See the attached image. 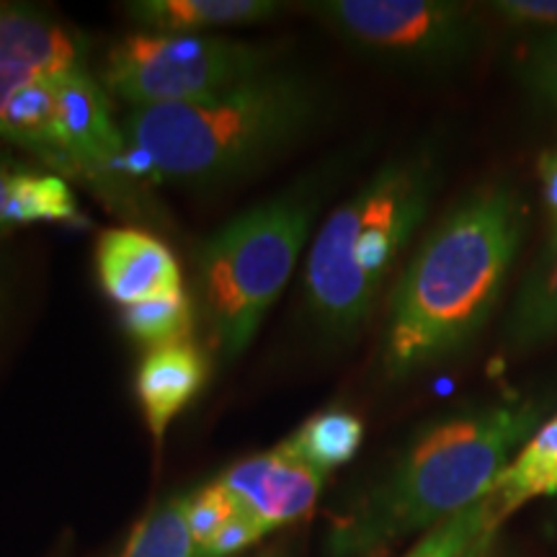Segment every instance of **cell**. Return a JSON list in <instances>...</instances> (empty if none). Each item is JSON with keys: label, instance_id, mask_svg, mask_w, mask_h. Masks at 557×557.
Instances as JSON below:
<instances>
[{"label": "cell", "instance_id": "6da1fadb", "mask_svg": "<svg viewBox=\"0 0 557 557\" xmlns=\"http://www.w3.org/2000/svg\"><path fill=\"white\" fill-rule=\"evenodd\" d=\"M553 413L557 374L434 416L333 519L331 557H377L478 504Z\"/></svg>", "mask_w": 557, "mask_h": 557}, {"label": "cell", "instance_id": "7a4b0ae2", "mask_svg": "<svg viewBox=\"0 0 557 557\" xmlns=\"http://www.w3.org/2000/svg\"><path fill=\"white\" fill-rule=\"evenodd\" d=\"M524 235V194L511 178L472 186L431 225L389 289L382 380H413L462 357L483 336Z\"/></svg>", "mask_w": 557, "mask_h": 557}, {"label": "cell", "instance_id": "3957f363", "mask_svg": "<svg viewBox=\"0 0 557 557\" xmlns=\"http://www.w3.org/2000/svg\"><path fill=\"white\" fill-rule=\"evenodd\" d=\"M329 116V94L299 70L271 67L218 99L129 109L132 178L209 189L253 176L302 145Z\"/></svg>", "mask_w": 557, "mask_h": 557}, {"label": "cell", "instance_id": "277c9868", "mask_svg": "<svg viewBox=\"0 0 557 557\" xmlns=\"http://www.w3.org/2000/svg\"><path fill=\"white\" fill-rule=\"evenodd\" d=\"M444 145L423 137L389 156L320 225L305 261V315L329 346L359 338L387 278L426 222L444 181Z\"/></svg>", "mask_w": 557, "mask_h": 557}, {"label": "cell", "instance_id": "5b68a950", "mask_svg": "<svg viewBox=\"0 0 557 557\" xmlns=\"http://www.w3.org/2000/svg\"><path fill=\"white\" fill-rule=\"evenodd\" d=\"M351 156L323 163L284 191L225 222L197 253L201 308L222 351L238 359L295 274L310 230Z\"/></svg>", "mask_w": 557, "mask_h": 557}, {"label": "cell", "instance_id": "8992f818", "mask_svg": "<svg viewBox=\"0 0 557 557\" xmlns=\"http://www.w3.org/2000/svg\"><path fill=\"white\" fill-rule=\"evenodd\" d=\"M274 65V52L220 34L135 32L103 62V86L129 109L218 99Z\"/></svg>", "mask_w": 557, "mask_h": 557}, {"label": "cell", "instance_id": "52a82bcc", "mask_svg": "<svg viewBox=\"0 0 557 557\" xmlns=\"http://www.w3.org/2000/svg\"><path fill=\"white\" fill-rule=\"evenodd\" d=\"M310 9L351 50L408 73H459L485 45V21L468 3L323 0Z\"/></svg>", "mask_w": 557, "mask_h": 557}, {"label": "cell", "instance_id": "ba28073f", "mask_svg": "<svg viewBox=\"0 0 557 557\" xmlns=\"http://www.w3.org/2000/svg\"><path fill=\"white\" fill-rule=\"evenodd\" d=\"M323 478L297 455L278 444L261 455L243 459L218 478L233 493L243 511L261 521L269 532L308 517L320 496Z\"/></svg>", "mask_w": 557, "mask_h": 557}, {"label": "cell", "instance_id": "9c48e42d", "mask_svg": "<svg viewBox=\"0 0 557 557\" xmlns=\"http://www.w3.org/2000/svg\"><path fill=\"white\" fill-rule=\"evenodd\" d=\"M96 274L101 289L120 308L184 292L173 250L139 227L103 230L96 240Z\"/></svg>", "mask_w": 557, "mask_h": 557}, {"label": "cell", "instance_id": "30bf717a", "mask_svg": "<svg viewBox=\"0 0 557 557\" xmlns=\"http://www.w3.org/2000/svg\"><path fill=\"white\" fill-rule=\"evenodd\" d=\"M0 73L34 78L88 75V41L47 13L0 5Z\"/></svg>", "mask_w": 557, "mask_h": 557}, {"label": "cell", "instance_id": "8fae6325", "mask_svg": "<svg viewBox=\"0 0 557 557\" xmlns=\"http://www.w3.org/2000/svg\"><path fill=\"white\" fill-rule=\"evenodd\" d=\"M209 382V359L191 341L150 348L139 361L135 393L152 442L163 444L173 418L184 413Z\"/></svg>", "mask_w": 557, "mask_h": 557}, {"label": "cell", "instance_id": "7c38bea8", "mask_svg": "<svg viewBox=\"0 0 557 557\" xmlns=\"http://www.w3.org/2000/svg\"><path fill=\"white\" fill-rule=\"evenodd\" d=\"M124 9L139 29L156 34H214L284 13L276 0H137Z\"/></svg>", "mask_w": 557, "mask_h": 557}, {"label": "cell", "instance_id": "4fadbf2b", "mask_svg": "<svg viewBox=\"0 0 557 557\" xmlns=\"http://www.w3.org/2000/svg\"><path fill=\"white\" fill-rule=\"evenodd\" d=\"M500 341L511 357H527L557 341V250H540L521 278Z\"/></svg>", "mask_w": 557, "mask_h": 557}, {"label": "cell", "instance_id": "5bb4252c", "mask_svg": "<svg viewBox=\"0 0 557 557\" xmlns=\"http://www.w3.org/2000/svg\"><path fill=\"white\" fill-rule=\"evenodd\" d=\"M557 493V413L527 438V444L508 462L496 483L487 491V498L496 506L500 521L529 500Z\"/></svg>", "mask_w": 557, "mask_h": 557}, {"label": "cell", "instance_id": "9a60e30c", "mask_svg": "<svg viewBox=\"0 0 557 557\" xmlns=\"http://www.w3.org/2000/svg\"><path fill=\"white\" fill-rule=\"evenodd\" d=\"M361 442H364V423L357 413L346 408H325L310 416L282 444L320 475H329L351 462Z\"/></svg>", "mask_w": 557, "mask_h": 557}, {"label": "cell", "instance_id": "2e32d148", "mask_svg": "<svg viewBox=\"0 0 557 557\" xmlns=\"http://www.w3.org/2000/svg\"><path fill=\"white\" fill-rule=\"evenodd\" d=\"M500 524L496 506L485 496L429 529L403 557H487Z\"/></svg>", "mask_w": 557, "mask_h": 557}, {"label": "cell", "instance_id": "e0dca14e", "mask_svg": "<svg viewBox=\"0 0 557 557\" xmlns=\"http://www.w3.org/2000/svg\"><path fill=\"white\" fill-rule=\"evenodd\" d=\"M186 508L189 496H173L145 513L132 529L122 557H199Z\"/></svg>", "mask_w": 557, "mask_h": 557}, {"label": "cell", "instance_id": "ac0fdd59", "mask_svg": "<svg viewBox=\"0 0 557 557\" xmlns=\"http://www.w3.org/2000/svg\"><path fill=\"white\" fill-rule=\"evenodd\" d=\"M11 209L16 227L34 222H78L81 209L70 184L58 173L26 165L13 181Z\"/></svg>", "mask_w": 557, "mask_h": 557}, {"label": "cell", "instance_id": "d6986e66", "mask_svg": "<svg viewBox=\"0 0 557 557\" xmlns=\"http://www.w3.org/2000/svg\"><path fill=\"white\" fill-rule=\"evenodd\" d=\"M122 325L139 346L160 348L191 341L194 305L186 292L122 308Z\"/></svg>", "mask_w": 557, "mask_h": 557}, {"label": "cell", "instance_id": "ffe728a7", "mask_svg": "<svg viewBox=\"0 0 557 557\" xmlns=\"http://www.w3.org/2000/svg\"><path fill=\"white\" fill-rule=\"evenodd\" d=\"M527 96L557 120V32L529 34L517 60Z\"/></svg>", "mask_w": 557, "mask_h": 557}, {"label": "cell", "instance_id": "44dd1931", "mask_svg": "<svg viewBox=\"0 0 557 557\" xmlns=\"http://www.w3.org/2000/svg\"><path fill=\"white\" fill-rule=\"evenodd\" d=\"M243 511L238 500L233 498V493L227 491L220 480L199 487L197 493H189V508H186V517H189L191 537L197 542V549L207 545L222 527L227 524L235 513Z\"/></svg>", "mask_w": 557, "mask_h": 557}, {"label": "cell", "instance_id": "7402d4cb", "mask_svg": "<svg viewBox=\"0 0 557 557\" xmlns=\"http://www.w3.org/2000/svg\"><path fill=\"white\" fill-rule=\"evenodd\" d=\"M491 11L527 34L557 32V0H498Z\"/></svg>", "mask_w": 557, "mask_h": 557}, {"label": "cell", "instance_id": "603a6c76", "mask_svg": "<svg viewBox=\"0 0 557 557\" xmlns=\"http://www.w3.org/2000/svg\"><path fill=\"white\" fill-rule=\"evenodd\" d=\"M267 534L269 529L263 527L259 519L250 517L246 511H238L205 547H201L199 557H230L240 553V549L256 545V542H261Z\"/></svg>", "mask_w": 557, "mask_h": 557}, {"label": "cell", "instance_id": "cb8c5ba5", "mask_svg": "<svg viewBox=\"0 0 557 557\" xmlns=\"http://www.w3.org/2000/svg\"><path fill=\"white\" fill-rule=\"evenodd\" d=\"M537 173L547 212V235L542 250H557V145L542 150L537 160Z\"/></svg>", "mask_w": 557, "mask_h": 557}, {"label": "cell", "instance_id": "d4e9b609", "mask_svg": "<svg viewBox=\"0 0 557 557\" xmlns=\"http://www.w3.org/2000/svg\"><path fill=\"white\" fill-rule=\"evenodd\" d=\"M24 169L26 163H21V160H13L0 152V235L16 230V220H13V209H11V191H13V181H16V176Z\"/></svg>", "mask_w": 557, "mask_h": 557}, {"label": "cell", "instance_id": "484cf974", "mask_svg": "<svg viewBox=\"0 0 557 557\" xmlns=\"http://www.w3.org/2000/svg\"><path fill=\"white\" fill-rule=\"evenodd\" d=\"M3 305H5V295H3V284H0V318H3Z\"/></svg>", "mask_w": 557, "mask_h": 557}, {"label": "cell", "instance_id": "4316f807", "mask_svg": "<svg viewBox=\"0 0 557 557\" xmlns=\"http://www.w3.org/2000/svg\"><path fill=\"white\" fill-rule=\"evenodd\" d=\"M487 557H493V553H491V555H487Z\"/></svg>", "mask_w": 557, "mask_h": 557}]
</instances>
